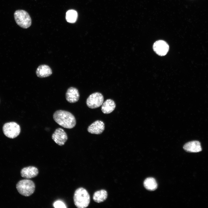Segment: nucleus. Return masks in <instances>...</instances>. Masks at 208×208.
<instances>
[{
  "mask_svg": "<svg viewBox=\"0 0 208 208\" xmlns=\"http://www.w3.org/2000/svg\"><path fill=\"white\" fill-rule=\"evenodd\" d=\"M53 117L57 123L66 128L72 129L76 124V120L74 116L66 111L57 110L54 113Z\"/></svg>",
  "mask_w": 208,
  "mask_h": 208,
  "instance_id": "f257e3e1",
  "label": "nucleus"
},
{
  "mask_svg": "<svg viewBox=\"0 0 208 208\" xmlns=\"http://www.w3.org/2000/svg\"><path fill=\"white\" fill-rule=\"evenodd\" d=\"M73 200L75 206L78 208L87 207L90 202V196L87 190L83 187L78 188L75 191Z\"/></svg>",
  "mask_w": 208,
  "mask_h": 208,
  "instance_id": "f03ea898",
  "label": "nucleus"
},
{
  "mask_svg": "<svg viewBox=\"0 0 208 208\" xmlns=\"http://www.w3.org/2000/svg\"><path fill=\"white\" fill-rule=\"evenodd\" d=\"M18 192L21 195L28 196L34 193L35 188L34 182L31 180L24 179L19 181L16 185Z\"/></svg>",
  "mask_w": 208,
  "mask_h": 208,
  "instance_id": "7ed1b4c3",
  "label": "nucleus"
},
{
  "mask_svg": "<svg viewBox=\"0 0 208 208\" xmlns=\"http://www.w3.org/2000/svg\"><path fill=\"white\" fill-rule=\"evenodd\" d=\"M14 17L17 24L21 28L27 29L31 25V20L30 16L24 10H19L16 11Z\"/></svg>",
  "mask_w": 208,
  "mask_h": 208,
  "instance_id": "20e7f679",
  "label": "nucleus"
},
{
  "mask_svg": "<svg viewBox=\"0 0 208 208\" xmlns=\"http://www.w3.org/2000/svg\"><path fill=\"white\" fill-rule=\"evenodd\" d=\"M4 135L8 138L13 139L18 136L21 132L20 125L14 122L6 123L3 127Z\"/></svg>",
  "mask_w": 208,
  "mask_h": 208,
  "instance_id": "39448f33",
  "label": "nucleus"
},
{
  "mask_svg": "<svg viewBox=\"0 0 208 208\" xmlns=\"http://www.w3.org/2000/svg\"><path fill=\"white\" fill-rule=\"evenodd\" d=\"M104 101L103 95L99 92L94 93L90 94L86 100V104L89 108L94 109L101 106Z\"/></svg>",
  "mask_w": 208,
  "mask_h": 208,
  "instance_id": "423d86ee",
  "label": "nucleus"
},
{
  "mask_svg": "<svg viewBox=\"0 0 208 208\" xmlns=\"http://www.w3.org/2000/svg\"><path fill=\"white\" fill-rule=\"evenodd\" d=\"M53 140L59 146L64 145L68 139L66 133L62 128H58L55 129L52 135Z\"/></svg>",
  "mask_w": 208,
  "mask_h": 208,
  "instance_id": "0eeeda50",
  "label": "nucleus"
},
{
  "mask_svg": "<svg viewBox=\"0 0 208 208\" xmlns=\"http://www.w3.org/2000/svg\"><path fill=\"white\" fill-rule=\"evenodd\" d=\"M153 48L154 51L158 55H165L168 52L169 46L168 43L163 40H158L153 44Z\"/></svg>",
  "mask_w": 208,
  "mask_h": 208,
  "instance_id": "6e6552de",
  "label": "nucleus"
},
{
  "mask_svg": "<svg viewBox=\"0 0 208 208\" xmlns=\"http://www.w3.org/2000/svg\"><path fill=\"white\" fill-rule=\"evenodd\" d=\"M39 173L38 169L34 166H29L23 168L21 171L22 177L26 179L34 178Z\"/></svg>",
  "mask_w": 208,
  "mask_h": 208,
  "instance_id": "1a4fd4ad",
  "label": "nucleus"
},
{
  "mask_svg": "<svg viewBox=\"0 0 208 208\" xmlns=\"http://www.w3.org/2000/svg\"><path fill=\"white\" fill-rule=\"evenodd\" d=\"M104 129V122L98 120L91 124L88 127L87 130L91 133L99 134L103 132Z\"/></svg>",
  "mask_w": 208,
  "mask_h": 208,
  "instance_id": "9d476101",
  "label": "nucleus"
},
{
  "mask_svg": "<svg viewBox=\"0 0 208 208\" xmlns=\"http://www.w3.org/2000/svg\"><path fill=\"white\" fill-rule=\"evenodd\" d=\"M66 100L70 103L77 102L79 98V94L77 89L72 87L69 88L66 92Z\"/></svg>",
  "mask_w": 208,
  "mask_h": 208,
  "instance_id": "9b49d317",
  "label": "nucleus"
},
{
  "mask_svg": "<svg viewBox=\"0 0 208 208\" xmlns=\"http://www.w3.org/2000/svg\"><path fill=\"white\" fill-rule=\"evenodd\" d=\"M52 73V70L51 68L46 64L40 65L36 70V74L37 76L41 78L49 76Z\"/></svg>",
  "mask_w": 208,
  "mask_h": 208,
  "instance_id": "f8f14e48",
  "label": "nucleus"
},
{
  "mask_svg": "<svg viewBox=\"0 0 208 208\" xmlns=\"http://www.w3.org/2000/svg\"><path fill=\"white\" fill-rule=\"evenodd\" d=\"M184 149L189 152L196 153L202 151L200 143L197 141H193L186 143L183 146Z\"/></svg>",
  "mask_w": 208,
  "mask_h": 208,
  "instance_id": "ddd939ff",
  "label": "nucleus"
},
{
  "mask_svg": "<svg viewBox=\"0 0 208 208\" xmlns=\"http://www.w3.org/2000/svg\"><path fill=\"white\" fill-rule=\"evenodd\" d=\"M116 104L114 101L111 99H107L102 105L101 110L105 114L111 113L115 109Z\"/></svg>",
  "mask_w": 208,
  "mask_h": 208,
  "instance_id": "4468645a",
  "label": "nucleus"
},
{
  "mask_svg": "<svg viewBox=\"0 0 208 208\" xmlns=\"http://www.w3.org/2000/svg\"><path fill=\"white\" fill-rule=\"evenodd\" d=\"M107 196V191L105 190H101L94 192L93 196V199L95 202L100 203L105 200Z\"/></svg>",
  "mask_w": 208,
  "mask_h": 208,
  "instance_id": "2eb2a0df",
  "label": "nucleus"
},
{
  "mask_svg": "<svg viewBox=\"0 0 208 208\" xmlns=\"http://www.w3.org/2000/svg\"><path fill=\"white\" fill-rule=\"evenodd\" d=\"M144 185L147 190L152 191L155 190L157 188V185L155 179L149 177L146 179L144 182Z\"/></svg>",
  "mask_w": 208,
  "mask_h": 208,
  "instance_id": "dca6fc26",
  "label": "nucleus"
},
{
  "mask_svg": "<svg viewBox=\"0 0 208 208\" xmlns=\"http://www.w3.org/2000/svg\"><path fill=\"white\" fill-rule=\"evenodd\" d=\"M77 16V13L76 11L73 10H70L66 12V19L68 22L74 23L76 21Z\"/></svg>",
  "mask_w": 208,
  "mask_h": 208,
  "instance_id": "f3484780",
  "label": "nucleus"
},
{
  "mask_svg": "<svg viewBox=\"0 0 208 208\" xmlns=\"http://www.w3.org/2000/svg\"><path fill=\"white\" fill-rule=\"evenodd\" d=\"M53 207L55 208H66L65 204L62 201L58 200L55 201L53 204Z\"/></svg>",
  "mask_w": 208,
  "mask_h": 208,
  "instance_id": "a211bd4d",
  "label": "nucleus"
}]
</instances>
